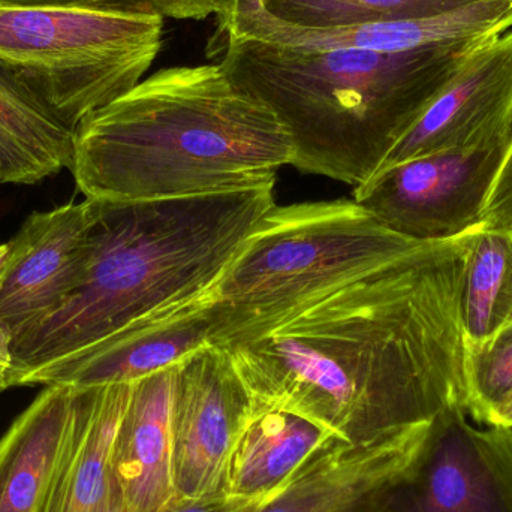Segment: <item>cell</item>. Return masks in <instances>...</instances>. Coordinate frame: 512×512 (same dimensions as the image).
<instances>
[{"label": "cell", "instance_id": "cell-5", "mask_svg": "<svg viewBox=\"0 0 512 512\" xmlns=\"http://www.w3.org/2000/svg\"><path fill=\"white\" fill-rule=\"evenodd\" d=\"M417 242L355 200L274 206L213 288L222 312L213 345L268 333Z\"/></svg>", "mask_w": 512, "mask_h": 512}, {"label": "cell", "instance_id": "cell-19", "mask_svg": "<svg viewBox=\"0 0 512 512\" xmlns=\"http://www.w3.org/2000/svg\"><path fill=\"white\" fill-rule=\"evenodd\" d=\"M336 436L288 412H255L234 441L225 493L267 496L277 492L298 466Z\"/></svg>", "mask_w": 512, "mask_h": 512}, {"label": "cell", "instance_id": "cell-26", "mask_svg": "<svg viewBox=\"0 0 512 512\" xmlns=\"http://www.w3.org/2000/svg\"><path fill=\"white\" fill-rule=\"evenodd\" d=\"M51 6H83V8L126 11L122 0H0V8H51Z\"/></svg>", "mask_w": 512, "mask_h": 512}, {"label": "cell", "instance_id": "cell-30", "mask_svg": "<svg viewBox=\"0 0 512 512\" xmlns=\"http://www.w3.org/2000/svg\"><path fill=\"white\" fill-rule=\"evenodd\" d=\"M9 252V243L6 245H0V270H2L3 264H5L6 256Z\"/></svg>", "mask_w": 512, "mask_h": 512}, {"label": "cell", "instance_id": "cell-31", "mask_svg": "<svg viewBox=\"0 0 512 512\" xmlns=\"http://www.w3.org/2000/svg\"><path fill=\"white\" fill-rule=\"evenodd\" d=\"M511 430H512V427H511Z\"/></svg>", "mask_w": 512, "mask_h": 512}, {"label": "cell", "instance_id": "cell-27", "mask_svg": "<svg viewBox=\"0 0 512 512\" xmlns=\"http://www.w3.org/2000/svg\"><path fill=\"white\" fill-rule=\"evenodd\" d=\"M12 375H14L12 337L0 322V393L12 388Z\"/></svg>", "mask_w": 512, "mask_h": 512}, {"label": "cell", "instance_id": "cell-18", "mask_svg": "<svg viewBox=\"0 0 512 512\" xmlns=\"http://www.w3.org/2000/svg\"><path fill=\"white\" fill-rule=\"evenodd\" d=\"M75 131L0 65V183L35 185L74 161Z\"/></svg>", "mask_w": 512, "mask_h": 512}, {"label": "cell", "instance_id": "cell-16", "mask_svg": "<svg viewBox=\"0 0 512 512\" xmlns=\"http://www.w3.org/2000/svg\"><path fill=\"white\" fill-rule=\"evenodd\" d=\"M132 384L77 388L68 439L39 512L104 507L113 489L114 450Z\"/></svg>", "mask_w": 512, "mask_h": 512}, {"label": "cell", "instance_id": "cell-28", "mask_svg": "<svg viewBox=\"0 0 512 512\" xmlns=\"http://www.w3.org/2000/svg\"><path fill=\"white\" fill-rule=\"evenodd\" d=\"M489 426L512 427V393L498 408L493 412L492 418H490Z\"/></svg>", "mask_w": 512, "mask_h": 512}, {"label": "cell", "instance_id": "cell-15", "mask_svg": "<svg viewBox=\"0 0 512 512\" xmlns=\"http://www.w3.org/2000/svg\"><path fill=\"white\" fill-rule=\"evenodd\" d=\"M174 370L176 366L132 384L113 457L114 487L129 512H162L177 499Z\"/></svg>", "mask_w": 512, "mask_h": 512}, {"label": "cell", "instance_id": "cell-8", "mask_svg": "<svg viewBox=\"0 0 512 512\" xmlns=\"http://www.w3.org/2000/svg\"><path fill=\"white\" fill-rule=\"evenodd\" d=\"M384 512H512V430L475 423L463 408L439 415Z\"/></svg>", "mask_w": 512, "mask_h": 512}, {"label": "cell", "instance_id": "cell-24", "mask_svg": "<svg viewBox=\"0 0 512 512\" xmlns=\"http://www.w3.org/2000/svg\"><path fill=\"white\" fill-rule=\"evenodd\" d=\"M234 0H122L128 12L155 14L174 20H206L221 17Z\"/></svg>", "mask_w": 512, "mask_h": 512}, {"label": "cell", "instance_id": "cell-22", "mask_svg": "<svg viewBox=\"0 0 512 512\" xmlns=\"http://www.w3.org/2000/svg\"><path fill=\"white\" fill-rule=\"evenodd\" d=\"M468 352L469 417L489 426L495 409L512 393V322Z\"/></svg>", "mask_w": 512, "mask_h": 512}, {"label": "cell", "instance_id": "cell-9", "mask_svg": "<svg viewBox=\"0 0 512 512\" xmlns=\"http://www.w3.org/2000/svg\"><path fill=\"white\" fill-rule=\"evenodd\" d=\"M252 414L231 355L210 345L174 370L173 441L177 498L225 492L228 457Z\"/></svg>", "mask_w": 512, "mask_h": 512}, {"label": "cell", "instance_id": "cell-17", "mask_svg": "<svg viewBox=\"0 0 512 512\" xmlns=\"http://www.w3.org/2000/svg\"><path fill=\"white\" fill-rule=\"evenodd\" d=\"M77 388L45 385L0 439V512H39L74 417Z\"/></svg>", "mask_w": 512, "mask_h": 512}, {"label": "cell", "instance_id": "cell-7", "mask_svg": "<svg viewBox=\"0 0 512 512\" xmlns=\"http://www.w3.org/2000/svg\"><path fill=\"white\" fill-rule=\"evenodd\" d=\"M507 146L450 150L405 162L355 186L354 200L390 230L412 239L462 233L480 222Z\"/></svg>", "mask_w": 512, "mask_h": 512}, {"label": "cell", "instance_id": "cell-14", "mask_svg": "<svg viewBox=\"0 0 512 512\" xmlns=\"http://www.w3.org/2000/svg\"><path fill=\"white\" fill-rule=\"evenodd\" d=\"M96 213L92 198L35 212L9 242L0 270V322L12 340L51 315L77 285Z\"/></svg>", "mask_w": 512, "mask_h": 512}, {"label": "cell", "instance_id": "cell-3", "mask_svg": "<svg viewBox=\"0 0 512 512\" xmlns=\"http://www.w3.org/2000/svg\"><path fill=\"white\" fill-rule=\"evenodd\" d=\"M273 189L137 203L98 200L77 285L51 315L12 340V388L26 373L215 288L276 206Z\"/></svg>", "mask_w": 512, "mask_h": 512}, {"label": "cell", "instance_id": "cell-1", "mask_svg": "<svg viewBox=\"0 0 512 512\" xmlns=\"http://www.w3.org/2000/svg\"><path fill=\"white\" fill-rule=\"evenodd\" d=\"M484 224L420 240L273 330L227 346L252 414L297 415L348 444L469 414L463 292Z\"/></svg>", "mask_w": 512, "mask_h": 512}, {"label": "cell", "instance_id": "cell-11", "mask_svg": "<svg viewBox=\"0 0 512 512\" xmlns=\"http://www.w3.org/2000/svg\"><path fill=\"white\" fill-rule=\"evenodd\" d=\"M218 20L216 35L267 42L303 50H354L406 53L421 48L487 41L512 27V0H478L447 14L412 20L339 27L285 23L265 11L259 0H234Z\"/></svg>", "mask_w": 512, "mask_h": 512}, {"label": "cell", "instance_id": "cell-25", "mask_svg": "<svg viewBox=\"0 0 512 512\" xmlns=\"http://www.w3.org/2000/svg\"><path fill=\"white\" fill-rule=\"evenodd\" d=\"M279 490L267 496H234L222 492L218 495L206 496V498H177L170 507L165 508L162 512H251L267 502L268 499L273 498L276 493H279Z\"/></svg>", "mask_w": 512, "mask_h": 512}, {"label": "cell", "instance_id": "cell-4", "mask_svg": "<svg viewBox=\"0 0 512 512\" xmlns=\"http://www.w3.org/2000/svg\"><path fill=\"white\" fill-rule=\"evenodd\" d=\"M483 42L379 53L216 35L213 47L231 80L267 105L291 135L292 167L358 186Z\"/></svg>", "mask_w": 512, "mask_h": 512}, {"label": "cell", "instance_id": "cell-2", "mask_svg": "<svg viewBox=\"0 0 512 512\" xmlns=\"http://www.w3.org/2000/svg\"><path fill=\"white\" fill-rule=\"evenodd\" d=\"M294 153L276 114L207 63L155 72L84 117L69 171L86 198L137 203L274 186Z\"/></svg>", "mask_w": 512, "mask_h": 512}, {"label": "cell", "instance_id": "cell-12", "mask_svg": "<svg viewBox=\"0 0 512 512\" xmlns=\"http://www.w3.org/2000/svg\"><path fill=\"white\" fill-rule=\"evenodd\" d=\"M222 312L215 289L143 316L117 333L18 379L21 385L74 388L132 384L215 343Z\"/></svg>", "mask_w": 512, "mask_h": 512}, {"label": "cell", "instance_id": "cell-6", "mask_svg": "<svg viewBox=\"0 0 512 512\" xmlns=\"http://www.w3.org/2000/svg\"><path fill=\"white\" fill-rule=\"evenodd\" d=\"M164 18L83 6L0 8V65L69 128L137 86L162 48Z\"/></svg>", "mask_w": 512, "mask_h": 512}, {"label": "cell", "instance_id": "cell-21", "mask_svg": "<svg viewBox=\"0 0 512 512\" xmlns=\"http://www.w3.org/2000/svg\"><path fill=\"white\" fill-rule=\"evenodd\" d=\"M475 2L478 0H259L273 17L306 27L355 26L435 17Z\"/></svg>", "mask_w": 512, "mask_h": 512}, {"label": "cell", "instance_id": "cell-20", "mask_svg": "<svg viewBox=\"0 0 512 512\" xmlns=\"http://www.w3.org/2000/svg\"><path fill=\"white\" fill-rule=\"evenodd\" d=\"M468 349L512 322V231L481 228L472 243L463 292Z\"/></svg>", "mask_w": 512, "mask_h": 512}, {"label": "cell", "instance_id": "cell-10", "mask_svg": "<svg viewBox=\"0 0 512 512\" xmlns=\"http://www.w3.org/2000/svg\"><path fill=\"white\" fill-rule=\"evenodd\" d=\"M511 137L512 32L508 30L469 54L373 176L435 153L510 143Z\"/></svg>", "mask_w": 512, "mask_h": 512}, {"label": "cell", "instance_id": "cell-29", "mask_svg": "<svg viewBox=\"0 0 512 512\" xmlns=\"http://www.w3.org/2000/svg\"><path fill=\"white\" fill-rule=\"evenodd\" d=\"M99 512H129L126 510L125 505H123L122 499H120L119 492H117L116 487L111 489L110 496H108L107 502H105L104 507L99 510Z\"/></svg>", "mask_w": 512, "mask_h": 512}, {"label": "cell", "instance_id": "cell-13", "mask_svg": "<svg viewBox=\"0 0 512 512\" xmlns=\"http://www.w3.org/2000/svg\"><path fill=\"white\" fill-rule=\"evenodd\" d=\"M433 423L369 444L331 439L251 512H384L417 466Z\"/></svg>", "mask_w": 512, "mask_h": 512}, {"label": "cell", "instance_id": "cell-23", "mask_svg": "<svg viewBox=\"0 0 512 512\" xmlns=\"http://www.w3.org/2000/svg\"><path fill=\"white\" fill-rule=\"evenodd\" d=\"M480 222L489 230L512 231V137L487 189Z\"/></svg>", "mask_w": 512, "mask_h": 512}]
</instances>
